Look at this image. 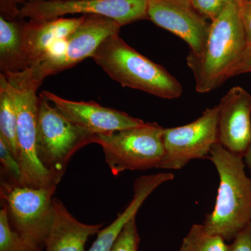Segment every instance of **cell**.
I'll return each instance as SVG.
<instances>
[{
  "instance_id": "cell-1",
  "label": "cell",
  "mask_w": 251,
  "mask_h": 251,
  "mask_svg": "<svg viewBox=\"0 0 251 251\" xmlns=\"http://www.w3.org/2000/svg\"><path fill=\"white\" fill-rule=\"evenodd\" d=\"M247 44L240 0H229L221 14L211 21L202 53L196 55L190 52L186 58L194 75L196 91L207 93L233 77Z\"/></svg>"
},
{
  "instance_id": "cell-2",
  "label": "cell",
  "mask_w": 251,
  "mask_h": 251,
  "mask_svg": "<svg viewBox=\"0 0 251 251\" xmlns=\"http://www.w3.org/2000/svg\"><path fill=\"white\" fill-rule=\"evenodd\" d=\"M208 158L217 170L220 183L214 209L202 225L208 233L233 240L251 224V179L246 174L244 158L219 142L211 147Z\"/></svg>"
},
{
  "instance_id": "cell-3",
  "label": "cell",
  "mask_w": 251,
  "mask_h": 251,
  "mask_svg": "<svg viewBox=\"0 0 251 251\" xmlns=\"http://www.w3.org/2000/svg\"><path fill=\"white\" fill-rule=\"evenodd\" d=\"M92 58L123 87L166 99H177L182 94L179 81L164 67L130 47L119 34L105 39Z\"/></svg>"
},
{
  "instance_id": "cell-4",
  "label": "cell",
  "mask_w": 251,
  "mask_h": 251,
  "mask_svg": "<svg viewBox=\"0 0 251 251\" xmlns=\"http://www.w3.org/2000/svg\"><path fill=\"white\" fill-rule=\"evenodd\" d=\"M2 74V73H1ZM11 85L16 112L21 186L57 187L59 181L41 163L37 153L38 100L41 83L28 69L3 74Z\"/></svg>"
},
{
  "instance_id": "cell-5",
  "label": "cell",
  "mask_w": 251,
  "mask_h": 251,
  "mask_svg": "<svg viewBox=\"0 0 251 251\" xmlns=\"http://www.w3.org/2000/svg\"><path fill=\"white\" fill-rule=\"evenodd\" d=\"M163 130L155 122H145L128 129L95 135L93 143L101 147L105 163L114 175L126 171H146L158 168L164 156Z\"/></svg>"
},
{
  "instance_id": "cell-6",
  "label": "cell",
  "mask_w": 251,
  "mask_h": 251,
  "mask_svg": "<svg viewBox=\"0 0 251 251\" xmlns=\"http://www.w3.org/2000/svg\"><path fill=\"white\" fill-rule=\"evenodd\" d=\"M94 136L69 121L42 94H39L38 156L59 182L73 156L86 145L93 143Z\"/></svg>"
},
{
  "instance_id": "cell-7",
  "label": "cell",
  "mask_w": 251,
  "mask_h": 251,
  "mask_svg": "<svg viewBox=\"0 0 251 251\" xmlns=\"http://www.w3.org/2000/svg\"><path fill=\"white\" fill-rule=\"evenodd\" d=\"M56 188L18 186L3 180L1 198L11 227L28 242L44 250L54 220Z\"/></svg>"
},
{
  "instance_id": "cell-8",
  "label": "cell",
  "mask_w": 251,
  "mask_h": 251,
  "mask_svg": "<svg viewBox=\"0 0 251 251\" xmlns=\"http://www.w3.org/2000/svg\"><path fill=\"white\" fill-rule=\"evenodd\" d=\"M148 0H49L25 2L18 17L34 21L51 20L67 15L100 16L122 26L148 19Z\"/></svg>"
},
{
  "instance_id": "cell-9",
  "label": "cell",
  "mask_w": 251,
  "mask_h": 251,
  "mask_svg": "<svg viewBox=\"0 0 251 251\" xmlns=\"http://www.w3.org/2000/svg\"><path fill=\"white\" fill-rule=\"evenodd\" d=\"M219 105L206 109L188 125L164 128L165 153L158 168L180 170L190 161L208 157L219 142Z\"/></svg>"
},
{
  "instance_id": "cell-10",
  "label": "cell",
  "mask_w": 251,
  "mask_h": 251,
  "mask_svg": "<svg viewBox=\"0 0 251 251\" xmlns=\"http://www.w3.org/2000/svg\"><path fill=\"white\" fill-rule=\"evenodd\" d=\"M148 16L156 25L183 39L191 53H202L211 22L193 6L191 0H148Z\"/></svg>"
},
{
  "instance_id": "cell-11",
  "label": "cell",
  "mask_w": 251,
  "mask_h": 251,
  "mask_svg": "<svg viewBox=\"0 0 251 251\" xmlns=\"http://www.w3.org/2000/svg\"><path fill=\"white\" fill-rule=\"evenodd\" d=\"M122 26L110 18L100 16H85L74 32L68 37L67 48L62 57L39 72H30L41 83L50 75L74 67L92 57L99 46L108 36L119 34Z\"/></svg>"
},
{
  "instance_id": "cell-12",
  "label": "cell",
  "mask_w": 251,
  "mask_h": 251,
  "mask_svg": "<svg viewBox=\"0 0 251 251\" xmlns=\"http://www.w3.org/2000/svg\"><path fill=\"white\" fill-rule=\"evenodd\" d=\"M41 94L64 117L91 135L108 134L145 123L126 112L105 108L94 101H73L49 91Z\"/></svg>"
},
{
  "instance_id": "cell-13",
  "label": "cell",
  "mask_w": 251,
  "mask_h": 251,
  "mask_svg": "<svg viewBox=\"0 0 251 251\" xmlns=\"http://www.w3.org/2000/svg\"><path fill=\"white\" fill-rule=\"evenodd\" d=\"M219 142L244 158L251 143V96L242 87H232L219 104Z\"/></svg>"
},
{
  "instance_id": "cell-14",
  "label": "cell",
  "mask_w": 251,
  "mask_h": 251,
  "mask_svg": "<svg viewBox=\"0 0 251 251\" xmlns=\"http://www.w3.org/2000/svg\"><path fill=\"white\" fill-rule=\"evenodd\" d=\"M85 16L51 20H29L23 23V60L25 69L31 67L56 41L69 37L83 22Z\"/></svg>"
},
{
  "instance_id": "cell-15",
  "label": "cell",
  "mask_w": 251,
  "mask_h": 251,
  "mask_svg": "<svg viewBox=\"0 0 251 251\" xmlns=\"http://www.w3.org/2000/svg\"><path fill=\"white\" fill-rule=\"evenodd\" d=\"M54 220L44 251H85L87 239L98 234L103 224L81 223L57 198H53Z\"/></svg>"
},
{
  "instance_id": "cell-16",
  "label": "cell",
  "mask_w": 251,
  "mask_h": 251,
  "mask_svg": "<svg viewBox=\"0 0 251 251\" xmlns=\"http://www.w3.org/2000/svg\"><path fill=\"white\" fill-rule=\"evenodd\" d=\"M0 69L2 74L24 70L23 23L0 16Z\"/></svg>"
},
{
  "instance_id": "cell-17",
  "label": "cell",
  "mask_w": 251,
  "mask_h": 251,
  "mask_svg": "<svg viewBox=\"0 0 251 251\" xmlns=\"http://www.w3.org/2000/svg\"><path fill=\"white\" fill-rule=\"evenodd\" d=\"M0 138L3 140L18 161L19 150L16 104L11 85L1 73L0 74Z\"/></svg>"
},
{
  "instance_id": "cell-18",
  "label": "cell",
  "mask_w": 251,
  "mask_h": 251,
  "mask_svg": "<svg viewBox=\"0 0 251 251\" xmlns=\"http://www.w3.org/2000/svg\"><path fill=\"white\" fill-rule=\"evenodd\" d=\"M225 241L208 233L202 224H194L183 239L179 251H229Z\"/></svg>"
},
{
  "instance_id": "cell-19",
  "label": "cell",
  "mask_w": 251,
  "mask_h": 251,
  "mask_svg": "<svg viewBox=\"0 0 251 251\" xmlns=\"http://www.w3.org/2000/svg\"><path fill=\"white\" fill-rule=\"evenodd\" d=\"M135 216V211L133 208L126 207L111 224L99 231L97 239L87 251H110L125 225Z\"/></svg>"
},
{
  "instance_id": "cell-20",
  "label": "cell",
  "mask_w": 251,
  "mask_h": 251,
  "mask_svg": "<svg viewBox=\"0 0 251 251\" xmlns=\"http://www.w3.org/2000/svg\"><path fill=\"white\" fill-rule=\"evenodd\" d=\"M0 251H43L15 232L9 224L4 205L0 210Z\"/></svg>"
},
{
  "instance_id": "cell-21",
  "label": "cell",
  "mask_w": 251,
  "mask_h": 251,
  "mask_svg": "<svg viewBox=\"0 0 251 251\" xmlns=\"http://www.w3.org/2000/svg\"><path fill=\"white\" fill-rule=\"evenodd\" d=\"M140 240L134 217L125 225L110 251H138Z\"/></svg>"
},
{
  "instance_id": "cell-22",
  "label": "cell",
  "mask_w": 251,
  "mask_h": 251,
  "mask_svg": "<svg viewBox=\"0 0 251 251\" xmlns=\"http://www.w3.org/2000/svg\"><path fill=\"white\" fill-rule=\"evenodd\" d=\"M0 161H1L3 172L9 178L8 182L21 186V166L1 138H0Z\"/></svg>"
},
{
  "instance_id": "cell-23",
  "label": "cell",
  "mask_w": 251,
  "mask_h": 251,
  "mask_svg": "<svg viewBox=\"0 0 251 251\" xmlns=\"http://www.w3.org/2000/svg\"><path fill=\"white\" fill-rule=\"evenodd\" d=\"M229 0H191L195 8L202 16L212 21L226 7Z\"/></svg>"
},
{
  "instance_id": "cell-24",
  "label": "cell",
  "mask_w": 251,
  "mask_h": 251,
  "mask_svg": "<svg viewBox=\"0 0 251 251\" xmlns=\"http://www.w3.org/2000/svg\"><path fill=\"white\" fill-rule=\"evenodd\" d=\"M229 251H251V224L234 238Z\"/></svg>"
},
{
  "instance_id": "cell-25",
  "label": "cell",
  "mask_w": 251,
  "mask_h": 251,
  "mask_svg": "<svg viewBox=\"0 0 251 251\" xmlns=\"http://www.w3.org/2000/svg\"><path fill=\"white\" fill-rule=\"evenodd\" d=\"M240 14L248 44H251V4L240 0Z\"/></svg>"
},
{
  "instance_id": "cell-26",
  "label": "cell",
  "mask_w": 251,
  "mask_h": 251,
  "mask_svg": "<svg viewBox=\"0 0 251 251\" xmlns=\"http://www.w3.org/2000/svg\"><path fill=\"white\" fill-rule=\"evenodd\" d=\"M246 73H251V44H247L242 58L234 70L233 77Z\"/></svg>"
},
{
  "instance_id": "cell-27",
  "label": "cell",
  "mask_w": 251,
  "mask_h": 251,
  "mask_svg": "<svg viewBox=\"0 0 251 251\" xmlns=\"http://www.w3.org/2000/svg\"><path fill=\"white\" fill-rule=\"evenodd\" d=\"M49 1V0H1V11L4 13L9 14L11 18H14L15 16H18V9L16 7V3L21 2V1Z\"/></svg>"
},
{
  "instance_id": "cell-28",
  "label": "cell",
  "mask_w": 251,
  "mask_h": 251,
  "mask_svg": "<svg viewBox=\"0 0 251 251\" xmlns=\"http://www.w3.org/2000/svg\"><path fill=\"white\" fill-rule=\"evenodd\" d=\"M244 158L245 159L246 163L251 171V143L244 154Z\"/></svg>"
},
{
  "instance_id": "cell-29",
  "label": "cell",
  "mask_w": 251,
  "mask_h": 251,
  "mask_svg": "<svg viewBox=\"0 0 251 251\" xmlns=\"http://www.w3.org/2000/svg\"><path fill=\"white\" fill-rule=\"evenodd\" d=\"M243 1H246V2L251 3V0H243Z\"/></svg>"
}]
</instances>
